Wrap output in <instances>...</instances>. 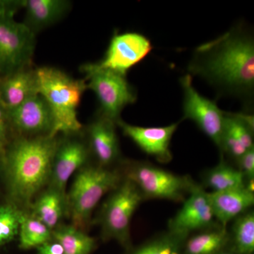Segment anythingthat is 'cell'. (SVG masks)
<instances>
[{
  "mask_svg": "<svg viewBox=\"0 0 254 254\" xmlns=\"http://www.w3.org/2000/svg\"><path fill=\"white\" fill-rule=\"evenodd\" d=\"M205 181V185L213 190V192L245 187V179L242 173L223 160L207 172Z\"/></svg>",
  "mask_w": 254,
  "mask_h": 254,
  "instance_id": "obj_24",
  "label": "cell"
},
{
  "mask_svg": "<svg viewBox=\"0 0 254 254\" xmlns=\"http://www.w3.org/2000/svg\"><path fill=\"white\" fill-rule=\"evenodd\" d=\"M116 123L100 115L88 127L90 145L102 167L109 166L120 156Z\"/></svg>",
  "mask_w": 254,
  "mask_h": 254,
  "instance_id": "obj_15",
  "label": "cell"
},
{
  "mask_svg": "<svg viewBox=\"0 0 254 254\" xmlns=\"http://www.w3.org/2000/svg\"><path fill=\"white\" fill-rule=\"evenodd\" d=\"M230 235L228 251L236 254H254V211L247 212L237 217Z\"/></svg>",
  "mask_w": 254,
  "mask_h": 254,
  "instance_id": "obj_23",
  "label": "cell"
},
{
  "mask_svg": "<svg viewBox=\"0 0 254 254\" xmlns=\"http://www.w3.org/2000/svg\"><path fill=\"white\" fill-rule=\"evenodd\" d=\"M189 74L199 76L221 95L251 98L254 91V38L246 24L197 47Z\"/></svg>",
  "mask_w": 254,
  "mask_h": 254,
  "instance_id": "obj_1",
  "label": "cell"
},
{
  "mask_svg": "<svg viewBox=\"0 0 254 254\" xmlns=\"http://www.w3.org/2000/svg\"><path fill=\"white\" fill-rule=\"evenodd\" d=\"M1 73V69H0V73Z\"/></svg>",
  "mask_w": 254,
  "mask_h": 254,
  "instance_id": "obj_31",
  "label": "cell"
},
{
  "mask_svg": "<svg viewBox=\"0 0 254 254\" xmlns=\"http://www.w3.org/2000/svg\"><path fill=\"white\" fill-rule=\"evenodd\" d=\"M35 48V33L14 16L0 14V69L11 72L29 66Z\"/></svg>",
  "mask_w": 254,
  "mask_h": 254,
  "instance_id": "obj_9",
  "label": "cell"
},
{
  "mask_svg": "<svg viewBox=\"0 0 254 254\" xmlns=\"http://www.w3.org/2000/svg\"><path fill=\"white\" fill-rule=\"evenodd\" d=\"M153 50L148 37L137 32L114 35L103 59L94 63L103 69L126 76L127 71L141 63Z\"/></svg>",
  "mask_w": 254,
  "mask_h": 254,
  "instance_id": "obj_10",
  "label": "cell"
},
{
  "mask_svg": "<svg viewBox=\"0 0 254 254\" xmlns=\"http://www.w3.org/2000/svg\"><path fill=\"white\" fill-rule=\"evenodd\" d=\"M36 250L37 254H65L63 246L54 239L40 246Z\"/></svg>",
  "mask_w": 254,
  "mask_h": 254,
  "instance_id": "obj_29",
  "label": "cell"
},
{
  "mask_svg": "<svg viewBox=\"0 0 254 254\" xmlns=\"http://www.w3.org/2000/svg\"><path fill=\"white\" fill-rule=\"evenodd\" d=\"M123 177L118 170L100 166H83L66 193V214L71 225L84 231L92 212L103 195L119 186Z\"/></svg>",
  "mask_w": 254,
  "mask_h": 254,
  "instance_id": "obj_4",
  "label": "cell"
},
{
  "mask_svg": "<svg viewBox=\"0 0 254 254\" xmlns=\"http://www.w3.org/2000/svg\"><path fill=\"white\" fill-rule=\"evenodd\" d=\"M237 162L238 170L245 177V182L254 179V148L246 152Z\"/></svg>",
  "mask_w": 254,
  "mask_h": 254,
  "instance_id": "obj_28",
  "label": "cell"
},
{
  "mask_svg": "<svg viewBox=\"0 0 254 254\" xmlns=\"http://www.w3.org/2000/svg\"><path fill=\"white\" fill-rule=\"evenodd\" d=\"M30 215L53 230L66 214V196L50 187L32 202Z\"/></svg>",
  "mask_w": 254,
  "mask_h": 254,
  "instance_id": "obj_19",
  "label": "cell"
},
{
  "mask_svg": "<svg viewBox=\"0 0 254 254\" xmlns=\"http://www.w3.org/2000/svg\"><path fill=\"white\" fill-rule=\"evenodd\" d=\"M143 200L136 185L128 179H124L112 190L102 207L99 223L103 240L116 241L129 250L132 247L130 232L132 217Z\"/></svg>",
  "mask_w": 254,
  "mask_h": 254,
  "instance_id": "obj_5",
  "label": "cell"
},
{
  "mask_svg": "<svg viewBox=\"0 0 254 254\" xmlns=\"http://www.w3.org/2000/svg\"><path fill=\"white\" fill-rule=\"evenodd\" d=\"M53 239L63 246L65 254H91L96 241L73 225H59L53 230Z\"/></svg>",
  "mask_w": 254,
  "mask_h": 254,
  "instance_id": "obj_21",
  "label": "cell"
},
{
  "mask_svg": "<svg viewBox=\"0 0 254 254\" xmlns=\"http://www.w3.org/2000/svg\"><path fill=\"white\" fill-rule=\"evenodd\" d=\"M10 129L11 128L8 118L7 110L0 99V161L1 163L11 143L9 138Z\"/></svg>",
  "mask_w": 254,
  "mask_h": 254,
  "instance_id": "obj_27",
  "label": "cell"
},
{
  "mask_svg": "<svg viewBox=\"0 0 254 254\" xmlns=\"http://www.w3.org/2000/svg\"><path fill=\"white\" fill-rule=\"evenodd\" d=\"M187 239L168 231L136 248L131 247L126 254H173L176 251L182 250Z\"/></svg>",
  "mask_w": 254,
  "mask_h": 254,
  "instance_id": "obj_25",
  "label": "cell"
},
{
  "mask_svg": "<svg viewBox=\"0 0 254 254\" xmlns=\"http://www.w3.org/2000/svg\"><path fill=\"white\" fill-rule=\"evenodd\" d=\"M36 73L38 94L51 110L53 126L49 136L79 131L82 125L78 120L77 108L88 88L86 80L74 79L61 70L50 66L36 68Z\"/></svg>",
  "mask_w": 254,
  "mask_h": 254,
  "instance_id": "obj_3",
  "label": "cell"
},
{
  "mask_svg": "<svg viewBox=\"0 0 254 254\" xmlns=\"http://www.w3.org/2000/svg\"><path fill=\"white\" fill-rule=\"evenodd\" d=\"M24 211L12 202L0 205V247L17 238Z\"/></svg>",
  "mask_w": 254,
  "mask_h": 254,
  "instance_id": "obj_26",
  "label": "cell"
},
{
  "mask_svg": "<svg viewBox=\"0 0 254 254\" xmlns=\"http://www.w3.org/2000/svg\"><path fill=\"white\" fill-rule=\"evenodd\" d=\"M11 128L21 136L49 135L53 126L51 110L40 94L31 95L22 103L7 110Z\"/></svg>",
  "mask_w": 254,
  "mask_h": 254,
  "instance_id": "obj_12",
  "label": "cell"
},
{
  "mask_svg": "<svg viewBox=\"0 0 254 254\" xmlns=\"http://www.w3.org/2000/svg\"><path fill=\"white\" fill-rule=\"evenodd\" d=\"M88 155V147L79 140L68 139L59 142L53 159L49 187L66 196L68 180L85 166Z\"/></svg>",
  "mask_w": 254,
  "mask_h": 254,
  "instance_id": "obj_14",
  "label": "cell"
},
{
  "mask_svg": "<svg viewBox=\"0 0 254 254\" xmlns=\"http://www.w3.org/2000/svg\"><path fill=\"white\" fill-rule=\"evenodd\" d=\"M217 254H236L232 253V252H230V251L224 250V251H222V252H219V253Z\"/></svg>",
  "mask_w": 254,
  "mask_h": 254,
  "instance_id": "obj_30",
  "label": "cell"
},
{
  "mask_svg": "<svg viewBox=\"0 0 254 254\" xmlns=\"http://www.w3.org/2000/svg\"><path fill=\"white\" fill-rule=\"evenodd\" d=\"M124 135L136 143L140 149L162 163H168L173 159L170 142L178 128L179 123L165 127H144L135 126L120 119L116 123Z\"/></svg>",
  "mask_w": 254,
  "mask_h": 254,
  "instance_id": "obj_13",
  "label": "cell"
},
{
  "mask_svg": "<svg viewBox=\"0 0 254 254\" xmlns=\"http://www.w3.org/2000/svg\"><path fill=\"white\" fill-rule=\"evenodd\" d=\"M59 144L49 135L21 136L10 143L2 162L11 201L30 208L36 195L49 184L53 159Z\"/></svg>",
  "mask_w": 254,
  "mask_h": 254,
  "instance_id": "obj_2",
  "label": "cell"
},
{
  "mask_svg": "<svg viewBox=\"0 0 254 254\" xmlns=\"http://www.w3.org/2000/svg\"><path fill=\"white\" fill-rule=\"evenodd\" d=\"M23 7L26 11L24 23L35 33L63 17L69 7V2L63 0H26L23 1Z\"/></svg>",
  "mask_w": 254,
  "mask_h": 254,
  "instance_id": "obj_18",
  "label": "cell"
},
{
  "mask_svg": "<svg viewBox=\"0 0 254 254\" xmlns=\"http://www.w3.org/2000/svg\"><path fill=\"white\" fill-rule=\"evenodd\" d=\"M81 69L86 73L87 87L98 98L102 116L117 123L124 108L136 103V92L126 76L98 68L95 64L83 65Z\"/></svg>",
  "mask_w": 254,
  "mask_h": 254,
  "instance_id": "obj_7",
  "label": "cell"
},
{
  "mask_svg": "<svg viewBox=\"0 0 254 254\" xmlns=\"http://www.w3.org/2000/svg\"><path fill=\"white\" fill-rule=\"evenodd\" d=\"M230 234L226 227L212 229L187 239L182 254H217L225 250Z\"/></svg>",
  "mask_w": 254,
  "mask_h": 254,
  "instance_id": "obj_20",
  "label": "cell"
},
{
  "mask_svg": "<svg viewBox=\"0 0 254 254\" xmlns=\"http://www.w3.org/2000/svg\"><path fill=\"white\" fill-rule=\"evenodd\" d=\"M36 94L38 91L36 69L18 68L0 78V99L6 110L16 108Z\"/></svg>",
  "mask_w": 254,
  "mask_h": 254,
  "instance_id": "obj_17",
  "label": "cell"
},
{
  "mask_svg": "<svg viewBox=\"0 0 254 254\" xmlns=\"http://www.w3.org/2000/svg\"><path fill=\"white\" fill-rule=\"evenodd\" d=\"M180 82L183 90V120L193 122L220 148L226 112L220 109L216 102L195 90L189 73L182 76Z\"/></svg>",
  "mask_w": 254,
  "mask_h": 254,
  "instance_id": "obj_8",
  "label": "cell"
},
{
  "mask_svg": "<svg viewBox=\"0 0 254 254\" xmlns=\"http://www.w3.org/2000/svg\"><path fill=\"white\" fill-rule=\"evenodd\" d=\"M125 178L133 182L144 198L184 201L193 181L143 162H131L125 168Z\"/></svg>",
  "mask_w": 254,
  "mask_h": 254,
  "instance_id": "obj_6",
  "label": "cell"
},
{
  "mask_svg": "<svg viewBox=\"0 0 254 254\" xmlns=\"http://www.w3.org/2000/svg\"><path fill=\"white\" fill-rule=\"evenodd\" d=\"M189 194L182 208L168 222V231L187 239L195 230L213 228L215 219L208 193L203 187L193 182Z\"/></svg>",
  "mask_w": 254,
  "mask_h": 254,
  "instance_id": "obj_11",
  "label": "cell"
},
{
  "mask_svg": "<svg viewBox=\"0 0 254 254\" xmlns=\"http://www.w3.org/2000/svg\"><path fill=\"white\" fill-rule=\"evenodd\" d=\"M215 219L226 227L227 224L246 213L254 204V193L246 189H233L208 193Z\"/></svg>",
  "mask_w": 254,
  "mask_h": 254,
  "instance_id": "obj_16",
  "label": "cell"
},
{
  "mask_svg": "<svg viewBox=\"0 0 254 254\" xmlns=\"http://www.w3.org/2000/svg\"><path fill=\"white\" fill-rule=\"evenodd\" d=\"M18 238L21 250L37 249L53 239V230L24 211L20 222Z\"/></svg>",
  "mask_w": 254,
  "mask_h": 254,
  "instance_id": "obj_22",
  "label": "cell"
}]
</instances>
